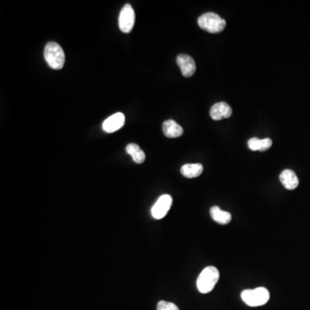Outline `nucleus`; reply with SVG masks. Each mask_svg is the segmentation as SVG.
<instances>
[{
  "label": "nucleus",
  "instance_id": "1",
  "mask_svg": "<svg viewBox=\"0 0 310 310\" xmlns=\"http://www.w3.org/2000/svg\"><path fill=\"white\" fill-rule=\"evenodd\" d=\"M219 278L220 272L217 268L214 267H206L202 271L197 280L198 291L202 294L209 293L213 291Z\"/></svg>",
  "mask_w": 310,
  "mask_h": 310
},
{
  "label": "nucleus",
  "instance_id": "2",
  "mask_svg": "<svg viewBox=\"0 0 310 310\" xmlns=\"http://www.w3.org/2000/svg\"><path fill=\"white\" fill-rule=\"evenodd\" d=\"M44 58L51 68L60 70L65 64V54L61 45L50 41L44 50Z\"/></svg>",
  "mask_w": 310,
  "mask_h": 310
},
{
  "label": "nucleus",
  "instance_id": "3",
  "mask_svg": "<svg viewBox=\"0 0 310 310\" xmlns=\"http://www.w3.org/2000/svg\"><path fill=\"white\" fill-rule=\"evenodd\" d=\"M198 22L202 30L212 34L222 32L226 27L225 20L213 12L203 14L198 18Z\"/></svg>",
  "mask_w": 310,
  "mask_h": 310
},
{
  "label": "nucleus",
  "instance_id": "4",
  "mask_svg": "<svg viewBox=\"0 0 310 310\" xmlns=\"http://www.w3.org/2000/svg\"><path fill=\"white\" fill-rule=\"evenodd\" d=\"M242 299L250 307L263 306L269 301V291L264 287H258L254 290H245L242 292Z\"/></svg>",
  "mask_w": 310,
  "mask_h": 310
},
{
  "label": "nucleus",
  "instance_id": "5",
  "mask_svg": "<svg viewBox=\"0 0 310 310\" xmlns=\"http://www.w3.org/2000/svg\"><path fill=\"white\" fill-rule=\"evenodd\" d=\"M135 22V13L131 5L127 4L123 7L119 14L118 25L124 33H129L134 28Z\"/></svg>",
  "mask_w": 310,
  "mask_h": 310
},
{
  "label": "nucleus",
  "instance_id": "6",
  "mask_svg": "<svg viewBox=\"0 0 310 310\" xmlns=\"http://www.w3.org/2000/svg\"><path fill=\"white\" fill-rule=\"evenodd\" d=\"M173 204V198L170 195H162L151 209V214L154 219L159 220L166 216Z\"/></svg>",
  "mask_w": 310,
  "mask_h": 310
},
{
  "label": "nucleus",
  "instance_id": "7",
  "mask_svg": "<svg viewBox=\"0 0 310 310\" xmlns=\"http://www.w3.org/2000/svg\"><path fill=\"white\" fill-rule=\"evenodd\" d=\"M125 124V116L121 112H117L114 115H110L104 123H103V129L108 134L114 133L124 127Z\"/></svg>",
  "mask_w": 310,
  "mask_h": 310
},
{
  "label": "nucleus",
  "instance_id": "8",
  "mask_svg": "<svg viewBox=\"0 0 310 310\" xmlns=\"http://www.w3.org/2000/svg\"><path fill=\"white\" fill-rule=\"evenodd\" d=\"M177 63L184 77H192L196 71V63L189 55H179L177 57Z\"/></svg>",
  "mask_w": 310,
  "mask_h": 310
},
{
  "label": "nucleus",
  "instance_id": "9",
  "mask_svg": "<svg viewBox=\"0 0 310 310\" xmlns=\"http://www.w3.org/2000/svg\"><path fill=\"white\" fill-rule=\"evenodd\" d=\"M233 113L232 108L225 103L220 102L212 106L209 111V115L214 121H220L222 119L230 117Z\"/></svg>",
  "mask_w": 310,
  "mask_h": 310
},
{
  "label": "nucleus",
  "instance_id": "10",
  "mask_svg": "<svg viewBox=\"0 0 310 310\" xmlns=\"http://www.w3.org/2000/svg\"><path fill=\"white\" fill-rule=\"evenodd\" d=\"M279 179L284 188L287 189H295L299 184L297 174L290 169L283 170L280 174Z\"/></svg>",
  "mask_w": 310,
  "mask_h": 310
},
{
  "label": "nucleus",
  "instance_id": "11",
  "mask_svg": "<svg viewBox=\"0 0 310 310\" xmlns=\"http://www.w3.org/2000/svg\"><path fill=\"white\" fill-rule=\"evenodd\" d=\"M163 132L168 138L180 137L184 134V129L173 120H168L163 124Z\"/></svg>",
  "mask_w": 310,
  "mask_h": 310
},
{
  "label": "nucleus",
  "instance_id": "12",
  "mask_svg": "<svg viewBox=\"0 0 310 310\" xmlns=\"http://www.w3.org/2000/svg\"><path fill=\"white\" fill-rule=\"evenodd\" d=\"M210 216L212 219L217 223H220L222 225H226L230 223L232 220V216L228 211H224L223 209H220L218 206H213L210 209Z\"/></svg>",
  "mask_w": 310,
  "mask_h": 310
},
{
  "label": "nucleus",
  "instance_id": "13",
  "mask_svg": "<svg viewBox=\"0 0 310 310\" xmlns=\"http://www.w3.org/2000/svg\"><path fill=\"white\" fill-rule=\"evenodd\" d=\"M247 145L252 151H267L272 147V140L269 138H266V139L252 138L248 140Z\"/></svg>",
  "mask_w": 310,
  "mask_h": 310
},
{
  "label": "nucleus",
  "instance_id": "14",
  "mask_svg": "<svg viewBox=\"0 0 310 310\" xmlns=\"http://www.w3.org/2000/svg\"><path fill=\"white\" fill-rule=\"evenodd\" d=\"M203 171V166L202 164L197 163V164H185L181 168L182 175L188 178V179H193L197 178L202 174Z\"/></svg>",
  "mask_w": 310,
  "mask_h": 310
},
{
  "label": "nucleus",
  "instance_id": "15",
  "mask_svg": "<svg viewBox=\"0 0 310 310\" xmlns=\"http://www.w3.org/2000/svg\"><path fill=\"white\" fill-rule=\"evenodd\" d=\"M126 151L129 155H131L133 160L137 163V164H141L145 161L146 155L145 153L141 150L140 147L137 144L135 143H130L126 147Z\"/></svg>",
  "mask_w": 310,
  "mask_h": 310
},
{
  "label": "nucleus",
  "instance_id": "16",
  "mask_svg": "<svg viewBox=\"0 0 310 310\" xmlns=\"http://www.w3.org/2000/svg\"><path fill=\"white\" fill-rule=\"evenodd\" d=\"M157 310H179V308L173 302L159 301L157 305Z\"/></svg>",
  "mask_w": 310,
  "mask_h": 310
}]
</instances>
